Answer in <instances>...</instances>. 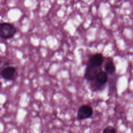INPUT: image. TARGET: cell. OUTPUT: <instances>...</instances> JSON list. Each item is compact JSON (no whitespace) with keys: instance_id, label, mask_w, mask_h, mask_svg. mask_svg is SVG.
I'll return each instance as SVG.
<instances>
[{"instance_id":"4","label":"cell","mask_w":133,"mask_h":133,"mask_svg":"<svg viewBox=\"0 0 133 133\" xmlns=\"http://www.w3.org/2000/svg\"><path fill=\"white\" fill-rule=\"evenodd\" d=\"M100 70H101L100 66H95L88 63L84 74L85 79L88 81H90L96 77V76Z\"/></svg>"},{"instance_id":"7","label":"cell","mask_w":133,"mask_h":133,"mask_svg":"<svg viewBox=\"0 0 133 133\" xmlns=\"http://www.w3.org/2000/svg\"><path fill=\"white\" fill-rule=\"evenodd\" d=\"M108 74L105 71L100 70L97 75L96 76L95 79L101 84L105 85L108 81Z\"/></svg>"},{"instance_id":"2","label":"cell","mask_w":133,"mask_h":133,"mask_svg":"<svg viewBox=\"0 0 133 133\" xmlns=\"http://www.w3.org/2000/svg\"><path fill=\"white\" fill-rule=\"evenodd\" d=\"M17 75V71L16 68L11 65H5L1 70V76L6 80H14Z\"/></svg>"},{"instance_id":"5","label":"cell","mask_w":133,"mask_h":133,"mask_svg":"<svg viewBox=\"0 0 133 133\" xmlns=\"http://www.w3.org/2000/svg\"><path fill=\"white\" fill-rule=\"evenodd\" d=\"M104 59V57L102 54L96 53L90 56L88 63L95 66H101Z\"/></svg>"},{"instance_id":"6","label":"cell","mask_w":133,"mask_h":133,"mask_svg":"<svg viewBox=\"0 0 133 133\" xmlns=\"http://www.w3.org/2000/svg\"><path fill=\"white\" fill-rule=\"evenodd\" d=\"M104 71L108 74L113 75L115 73L116 67L112 59H110L107 61L104 66Z\"/></svg>"},{"instance_id":"3","label":"cell","mask_w":133,"mask_h":133,"mask_svg":"<svg viewBox=\"0 0 133 133\" xmlns=\"http://www.w3.org/2000/svg\"><path fill=\"white\" fill-rule=\"evenodd\" d=\"M93 114L92 108L88 104L81 106L77 112V118L78 120H83L90 117Z\"/></svg>"},{"instance_id":"8","label":"cell","mask_w":133,"mask_h":133,"mask_svg":"<svg viewBox=\"0 0 133 133\" xmlns=\"http://www.w3.org/2000/svg\"><path fill=\"white\" fill-rule=\"evenodd\" d=\"M104 85H105L101 84L97 81L95 78L90 81V87L91 89L94 91L102 90L104 88Z\"/></svg>"},{"instance_id":"9","label":"cell","mask_w":133,"mask_h":133,"mask_svg":"<svg viewBox=\"0 0 133 133\" xmlns=\"http://www.w3.org/2000/svg\"><path fill=\"white\" fill-rule=\"evenodd\" d=\"M102 132L103 133H116L117 132V130L112 126H108L103 129Z\"/></svg>"},{"instance_id":"10","label":"cell","mask_w":133,"mask_h":133,"mask_svg":"<svg viewBox=\"0 0 133 133\" xmlns=\"http://www.w3.org/2000/svg\"><path fill=\"white\" fill-rule=\"evenodd\" d=\"M1 61H0V65H1ZM0 76H1V71H0Z\"/></svg>"},{"instance_id":"1","label":"cell","mask_w":133,"mask_h":133,"mask_svg":"<svg viewBox=\"0 0 133 133\" xmlns=\"http://www.w3.org/2000/svg\"><path fill=\"white\" fill-rule=\"evenodd\" d=\"M16 28L9 22L0 23V37L4 39L12 38L16 33Z\"/></svg>"}]
</instances>
